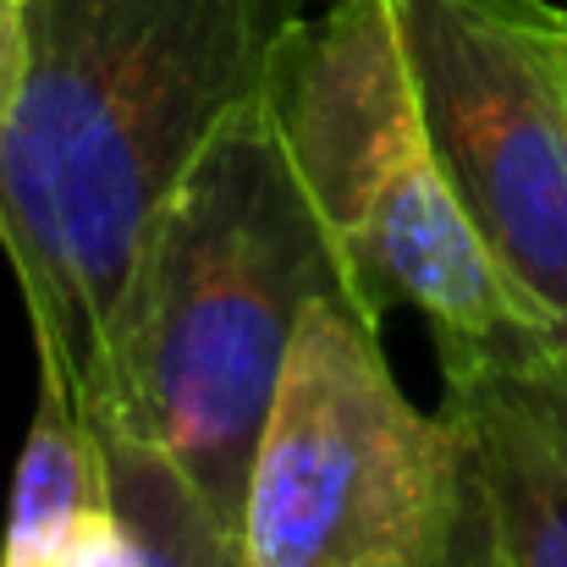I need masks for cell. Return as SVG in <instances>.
I'll list each match as a JSON object with an SVG mask.
<instances>
[{
	"label": "cell",
	"mask_w": 567,
	"mask_h": 567,
	"mask_svg": "<svg viewBox=\"0 0 567 567\" xmlns=\"http://www.w3.org/2000/svg\"><path fill=\"white\" fill-rule=\"evenodd\" d=\"M17 17L0 248L39 370L89 413L166 198L270 89L303 0H17Z\"/></svg>",
	"instance_id": "6da1fadb"
},
{
	"label": "cell",
	"mask_w": 567,
	"mask_h": 567,
	"mask_svg": "<svg viewBox=\"0 0 567 567\" xmlns=\"http://www.w3.org/2000/svg\"><path fill=\"white\" fill-rule=\"evenodd\" d=\"M337 287L348 270L259 94L215 127L166 198L89 419L177 463L237 529L248 452L298 315Z\"/></svg>",
	"instance_id": "7a4b0ae2"
},
{
	"label": "cell",
	"mask_w": 567,
	"mask_h": 567,
	"mask_svg": "<svg viewBox=\"0 0 567 567\" xmlns=\"http://www.w3.org/2000/svg\"><path fill=\"white\" fill-rule=\"evenodd\" d=\"M265 100L353 298L375 320L413 309L435 331L441 364L551 348L435 161L391 0H331L320 17H298Z\"/></svg>",
	"instance_id": "3957f363"
},
{
	"label": "cell",
	"mask_w": 567,
	"mask_h": 567,
	"mask_svg": "<svg viewBox=\"0 0 567 567\" xmlns=\"http://www.w3.org/2000/svg\"><path fill=\"white\" fill-rule=\"evenodd\" d=\"M463 491L452 413H424L380 348V320L320 292L287 342L237 502V567H391Z\"/></svg>",
	"instance_id": "277c9868"
},
{
	"label": "cell",
	"mask_w": 567,
	"mask_h": 567,
	"mask_svg": "<svg viewBox=\"0 0 567 567\" xmlns=\"http://www.w3.org/2000/svg\"><path fill=\"white\" fill-rule=\"evenodd\" d=\"M391 11L446 183L567 353L563 0H391Z\"/></svg>",
	"instance_id": "5b68a950"
},
{
	"label": "cell",
	"mask_w": 567,
	"mask_h": 567,
	"mask_svg": "<svg viewBox=\"0 0 567 567\" xmlns=\"http://www.w3.org/2000/svg\"><path fill=\"white\" fill-rule=\"evenodd\" d=\"M496 567H567V353L446 364V402Z\"/></svg>",
	"instance_id": "8992f818"
},
{
	"label": "cell",
	"mask_w": 567,
	"mask_h": 567,
	"mask_svg": "<svg viewBox=\"0 0 567 567\" xmlns=\"http://www.w3.org/2000/svg\"><path fill=\"white\" fill-rule=\"evenodd\" d=\"M133 535L116 502V474L100 424L39 370V402L11 468L0 567H127Z\"/></svg>",
	"instance_id": "52a82bcc"
},
{
	"label": "cell",
	"mask_w": 567,
	"mask_h": 567,
	"mask_svg": "<svg viewBox=\"0 0 567 567\" xmlns=\"http://www.w3.org/2000/svg\"><path fill=\"white\" fill-rule=\"evenodd\" d=\"M105 452L133 535L127 567H237V529L193 491L177 463L122 435H105Z\"/></svg>",
	"instance_id": "ba28073f"
},
{
	"label": "cell",
	"mask_w": 567,
	"mask_h": 567,
	"mask_svg": "<svg viewBox=\"0 0 567 567\" xmlns=\"http://www.w3.org/2000/svg\"><path fill=\"white\" fill-rule=\"evenodd\" d=\"M391 567H496L491 563V540H485V524H480V507H474V485H468V468H463V491L446 513V524L402 563Z\"/></svg>",
	"instance_id": "9c48e42d"
},
{
	"label": "cell",
	"mask_w": 567,
	"mask_h": 567,
	"mask_svg": "<svg viewBox=\"0 0 567 567\" xmlns=\"http://www.w3.org/2000/svg\"><path fill=\"white\" fill-rule=\"evenodd\" d=\"M17 55H22V17H17V0H0V116H6V105H11Z\"/></svg>",
	"instance_id": "30bf717a"
},
{
	"label": "cell",
	"mask_w": 567,
	"mask_h": 567,
	"mask_svg": "<svg viewBox=\"0 0 567 567\" xmlns=\"http://www.w3.org/2000/svg\"><path fill=\"white\" fill-rule=\"evenodd\" d=\"M563 28H567V0H563Z\"/></svg>",
	"instance_id": "8fae6325"
}]
</instances>
